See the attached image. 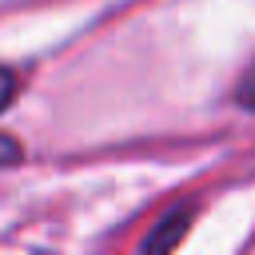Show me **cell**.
Listing matches in <instances>:
<instances>
[{"mask_svg": "<svg viewBox=\"0 0 255 255\" xmlns=\"http://www.w3.org/2000/svg\"><path fill=\"white\" fill-rule=\"evenodd\" d=\"M191 207L187 203H179V207H171L151 231H147V239H143V255H171L175 247H179V239H183V231H187V223H191Z\"/></svg>", "mask_w": 255, "mask_h": 255, "instance_id": "1", "label": "cell"}, {"mask_svg": "<svg viewBox=\"0 0 255 255\" xmlns=\"http://www.w3.org/2000/svg\"><path fill=\"white\" fill-rule=\"evenodd\" d=\"M235 100H239L243 108H251V112H255V64L243 72V80H239V88H235Z\"/></svg>", "mask_w": 255, "mask_h": 255, "instance_id": "2", "label": "cell"}, {"mask_svg": "<svg viewBox=\"0 0 255 255\" xmlns=\"http://www.w3.org/2000/svg\"><path fill=\"white\" fill-rule=\"evenodd\" d=\"M20 143L12 139V135H0V167H12V163H20Z\"/></svg>", "mask_w": 255, "mask_h": 255, "instance_id": "3", "label": "cell"}, {"mask_svg": "<svg viewBox=\"0 0 255 255\" xmlns=\"http://www.w3.org/2000/svg\"><path fill=\"white\" fill-rule=\"evenodd\" d=\"M12 96H16V76L0 68V112H4L8 104H12Z\"/></svg>", "mask_w": 255, "mask_h": 255, "instance_id": "4", "label": "cell"}]
</instances>
